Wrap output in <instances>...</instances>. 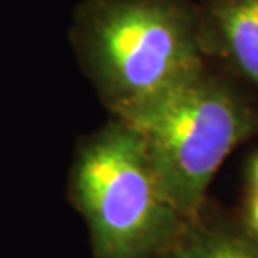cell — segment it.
Returning a JSON list of instances; mask_svg holds the SVG:
<instances>
[{
  "instance_id": "6da1fadb",
  "label": "cell",
  "mask_w": 258,
  "mask_h": 258,
  "mask_svg": "<svg viewBox=\"0 0 258 258\" xmlns=\"http://www.w3.org/2000/svg\"><path fill=\"white\" fill-rule=\"evenodd\" d=\"M69 40L117 119H129L208 60L196 0H81Z\"/></svg>"
},
{
  "instance_id": "7a4b0ae2",
  "label": "cell",
  "mask_w": 258,
  "mask_h": 258,
  "mask_svg": "<svg viewBox=\"0 0 258 258\" xmlns=\"http://www.w3.org/2000/svg\"><path fill=\"white\" fill-rule=\"evenodd\" d=\"M258 97L206 62L129 119L168 196L186 220L201 215L225 159L258 131Z\"/></svg>"
},
{
  "instance_id": "3957f363",
  "label": "cell",
  "mask_w": 258,
  "mask_h": 258,
  "mask_svg": "<svg viewBox=\"0 0 258 258\" xmlns=\"http://www.w3.org/2000/svg\"><path fill=\"white\" fill-rule=\"evenodd\" d=\"M67 196L84 216L94 258H154L188 221L164 189L141 134L117 117L79 139Z\"/></svg>"
},
{
  "instance_id": "277c9868",
  "label": "cell",
  "mask_w": 258,
  "mask_h": 258,
  "mask_svg": "<svg viewBox=\"0 0 258 258\" xmlns=\"http://www.w3.org/2000/svg\"><path fill=\"white\" fill-rule=\"evenodd\" d=\"M205 57L258 97V0H196Z\"/></svg>"
},
{
  "instance_id": "5b68a950",
  "label": "cell",
  "mask_w": 258,
  "mask_h": 258,
  "mask_svg": "<svg viewBox=\"0 0 258 258\" xmlns=\"http://www.w3.org/2000/svg\"><path fill=\"white\" fill-rule=\"evenodd\" d=\"M154 258H258V240L251 233L205 225L200 215Z\"/></svg>"
},
{
  "instance_id": "8992f818",
  "label": "cell",
  "mask_w": 258,
  "mask_h": 258,
  "mask_svg": "<svg viewBox=\"0 0 258 258\" xmlns=\"http://www.w3.org/2000/svg\"><path fill=\"white\" fill-rule=\"evenodd\" d=\"M246 223L250 226V233L258 240V189L250 188L248 205H246Z\"/></svg>"
},
{
  "instance_id": "52a82bcc",
  "label": "cell",
  "mask_w": 258,
  "mask_h": 258,
  "mask_svg": "<svg viewBox=\"0 0 258 258\" xmlns=\"http://www.w3.org/2000/svg\"><path fill=\"white\" fill-rule=\"evenodd\" d=\"M248 179H250V188L258 189V153L251 158L248 164Z\"/></svg>"
}]
</instances>
